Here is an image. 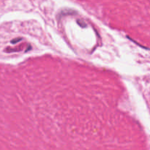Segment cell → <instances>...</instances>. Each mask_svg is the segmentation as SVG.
<instances>
[{"label":"cell","mask_w":150,"mask_h":150,"mask_svg":"<svg viewBox=\"0 0 150 150\" xmlns=\"http://www.w3.org/2000/svg\"><path fill=\"white\" fill-rule=\"evenodd\" d=\"M22 40V38H16V39H13V40H11V43H13V44H15V43H16V42H19V40Z\"/></svg>","instance_id":"7a4b0ae2"},{"label":"cell","mask_w":150,"mask_h":150,"mask_svg":"<svg viewBox=\"0 0 150 150\" xmlns=\"http://www.w3.org/2000/svg\"><path fill=\"white\" fill-rule=\"evenodd\" d=\"M77 23L79 26H81V27H86V24H83V23H86L84 21H83L82 20H77Z\"/></svg>","instance_id":"6da1fadb"}]
</instances>
